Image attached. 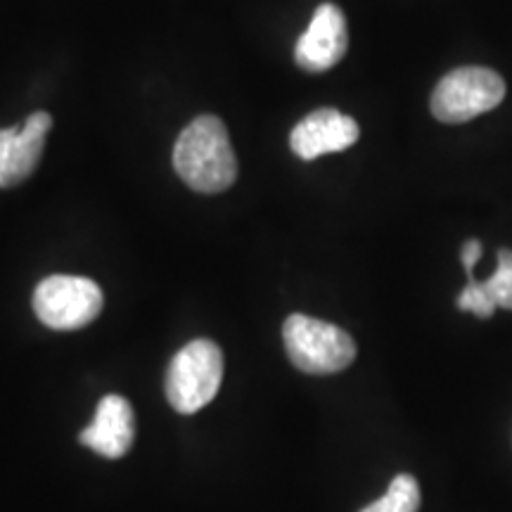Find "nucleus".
I'll return each instance as SVG.
<instances>
[{
  "instance_id": "9b49d317",
  "label": "nucleus",
  "mask_w": 512,
  "mask_h": 512,
  "mask_svg": "<svg viewBox=\"0 0 512 512\" xmlns=\"http://www.w3.org/2000/svg\"><path fill=\"white\" fill-rule=\"evenodd\" d=\"M484 287L496 309L512 311V249L498 252V268L491 278L484 280Z\"/></svg>"
},
{
  "instance_id": "20e7f679",
  "label": "nucleus",
  "mask_w": 512,
  "mask_h": 512,
  "mask_svg": "<svg viewBox=\"0 0 512 512\" xmlns=\"http://www.w3.org/2000/svg\"><path fill=\"white\" fill-rule=\"evenodd\" d=\"M505 98V83L494 69L460 67L448 72L432 93V114L444 124H463L496 110Z\"/></svg>"
},
{
  "instance_id": "39448f33",
  "label": "nucleus",
  "mask_w": 512,
  "mask_h": 512,
  "mask_svg": "<svg viewBox=\"0 0 512 512\" xmlns=\"http://www.w3.org/2000/svg\"><path fill=\"white\" fill-rule=\"evenodd\" d=\"M102 290L79 275H50L34 292V313L50 330H79L100 316Z\"/></svg>"
},
{
  "instance_id": "0eeeda50",
  "label": "nucleus",
  "mask_w": 512,
  "mask_h": 512,
  "mask_svg": "<svg viewBox=\"0 0 512 512\" xmlns=\"http://www.w3.org/2000/svg\"><path fill=\"white\" fill-rule=\"evenodd\" d=\"M50 128L53 117L48 112H34L19 128L0 131V188H12L34 174Z\"/></svg>"
},
{
  "instance_id": "6e6552de",
  "label": "nucleus",
  "mask_w": 512,
  "mask_h": 512,
  "mask_svg": "<svg viewBox=\"0 0 512 512\" xmlns=\"http://www.w3.org/2000/svg\"><path fill=\"white\" fill-rule=\"evenodd\" d=\"M361 136V128L347 114L339 110H316L299 121L292 128L290 147L292 152L304 162L318 159L330 152H342L351 147Z\"/></svg>"
},
{
  "instance_id": "ddd939ff",
  "label": "nucleus",
  "mask_w": 512,
  "mask_h": 512,
  "mask_svg": "<svg viewBox=\"0 0 512 512\" xmlns=\"http://www.w3.org/2000/svg\"><path fill=\"white\" fill-rule=\"evenodd\" d=\"M479 256H482V245H479L477 240L465 242V247H463V266H465L467 275H472V271H475Z\"/></svg>"
},
{
  "instance_id": "f257e3e1",
  "label": "nucleus",
  "mask_w": 512,
  "mask_h": 512,
  "mask_svg": "<svg viewBox=\"0 0 512 512\" xmlns=\"http://www.w3.org/2000/svg\"><path fill=\"white\" fill-rule=\"evenodd\" d=\"M174 169L188 188L202 195L228 190L238 178V159L226 124L211 114L192 119L176 140Z\"/></svg>"
},
{
  "instance_id": "9d476101",
  "label": "nucleus",
  "mask_w": 512,
  "mask_h": 512,
  "mask_svg": "<svg viewBox=\"0 0 512 512\" xmlns=\"http://www.w3.org/2000/svg\"><path fill=\"white\" fill-rule=\"evenodd\" d=\"M420 510V484L411 475H396L389 484L387 494L380 501L370 503L361 512H418Z\"/></svg>"
},
{
  "instance_id": "423d86ee",
  "label": "nucleus",
  "mask_w": 512,
  "mask_h": 512,
  "mask_svg": "<svg viewBox=\"0 0 512 512\" xmlns=\"http://www.w3.org/2000/svg\"><path fill=\"white\" fill-rule=\"evenodd\" d=\"M349 46V31L344 12L332 3H323L313 12L309 29L294 46V62L304 72H328L342 60Z\"/></svg>"
},
{
  "instance_id": "1a4fd4ad",
  "label": "nucleus",
  "mask_w": 512,
  "mask_h": 512,
  "mask_svg": "<svg viewBox=\"0 0 512 512\" xmlns=\"http://www.w3.org/2000/svg\"><path fill=\"white\" fill-rule=\"evenodd\" d=\"M136 439V415L131 403L119 394L102 396L95 418L81 432V444L102 458H121L131 451Z\"/></svg>"
},
{
  "instance_id": "f03ea898",
  "label": "nucleus",
  "mask_w": 512,
  "mask_h": 512,
  "mask_svg": "<svg viewBox=\"0 0 512 512\" xmlns=\"http://www.w3.org/2000/svg\"><path fill=\"white\" fill-rule=\"evenodd\" d=\"M283 339L292 366L306 375L342 373L356 358V342L349 332L304 313L285 320Z\"/></svg>"
},
{
  "instance_id": "f8f14e48",
  "label": "nucleus",
  "mask_w": 512,
  "mask_h": 512,
  "mask_svg": "<svg viewBox=\"0 0 512 512\" xmlns=\"http://www.w3.org/2000/svg\"><path fill=\"white\" fill-rule=\"evenodd\" d=\"M458 309L475 313L477 318H491L496 311V304L491 302L484 283H479V280H475V275H470V283L458 294Z\"/></svg>"
},
{
  "instance_id": "7ed1b4c3",
  "label": "nucleus",
  "mask_w": 512,
  "mask_h": 512,
  "mask_svg": "<svg viewBox=\"0 0 512 512\" xmlns=\"http://www.w3.org/2000/svg\"><path fill=\"white\" fill-rule=\"evenodd\" d=\"M223 382V354L211 339H192L171 358L166 370V399L174 411L192 415L214 401Z\"/></svg>"
}]
</instances>
